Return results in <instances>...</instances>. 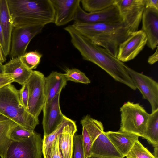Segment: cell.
I'll return each instance as SVG.
<instances>
[{
  "instance_id": "8d00e7d4",
  "label": "cell",
  "mask_w": 158,
  "mask_h": 158,
  "mask_svg": "<svg viewBox=\"0 0 158 158\" xmlns=\"http://www.w3.org/2000/svg\"><path fill=\"white\" fill-rule=\"evenodd\" d=\"M6 60V57L5 56L2 48L0 44V61L2 63Z\"/></svg>"
},
{
  "instance_id": "2e32d148",
  "label": "cell",
  "mask_w": 158,
  "mask_h": 158,
  "mask_svg": "<svg viewBox=\"0 0 158 158\" xmlns=\"http://www.w3.org/2000/svg\"><path fill=\"white\" fill-rule=\"evenodd\" d=\"M91 157L95 158H124L103 131L97 138L91 148Z\"/></svg>"
},
{
  "instance_id": "5bb4252c",
  "label": "cell",
  "mask_w": 158,
  "mask_h": 158,
  "mask_svg": "<svg viewBox=\"0 0 158 158\" xmlns=\"http://www.w3.org/2000/svg\"><path fill=\"white\" fill-rule=\"evenodd\" d=\"M141 20V30L146 36V44L154 50L158 46V10L144 7Z\"/></svg>"
},
{
  "instance_id": "e575fe53",
  "label": "cell",
  "mask_w": 158,
  "mask_h": 158,
  "mask_svg": "<svg viewBox=\"0 0 158 158\" xmlns=\"http://www.w3.org/2000/svg\"><path fill=\"white\" fill-rule=\"evenodd\" d=\"M158 60V46L156 47L155 53L150 56L148 60V63L152 65L157 62Z\"/></svg>"
},
{
  "instance_id": "7c38bea8",
  "label": "cell",
  "mask_w": 158,
  "mask_h": 158,
  "mask_svg": "<svg viewBox=\"0 0 158 158\" xmlns=\"http://www.w3.org/2000/svg\"><path fill=\"white\" fill-rule=\"evenodd\" d=\"M60 93L51 101L45 102L42 109L43 118L42 124L44 136L52 133L62 122L64 115L60 105Z\"/></svg>"
},
{
  "instance_id": "ba28073f",
  "label": "cell",
  "mask_w": 158,
  "mask_h": 158,
  "mask_svg": "<svg viewBox=\"0 0 158 158\" xmlns=\"http://www.w3.org/2000/svg\"><path fill=\"white\" fill-rule=\"evenodd\" d=\"M44 25H23L13 27L11 38L9 57H19L26 53L32 39L40 33Z\"/></svg>"
},
{
  "instance_id": "d6a6232c",
  "label": "cell",
  "mask_w": 158,
  "mask_h": 158,
  "mask_svg": "<svg viewBox=\"0 0 158 158\" xmlns=\"http://www.w3.org/2000/svg\"><path fill=\"white\" fill-rule=\"evenodd\" d=\"M14 82L13 77L10 74H0V88Z\"/></svg>"
},
{
  "instance_id": "ffe728a7",
  "label": "cell",
  "mask_w": 158,
  "mask_h": 158,
  "mask_svg": "<svg viewBox=\"0 0 158 158\" xmlns=\"http://www.w3.org/2000/svg\"><path fill=\"white\" fill-rule=\"evenodd\" d=\"M4 73L11 74L14 82L22 85L26 83L33 71L28 69L23 64L19 57L11 59L4 65Z\"/></svg>"
},
{
  "instance_id": "4316f807",
  "label": "cell",
  "mask_w": 158,
  "mask_h": 158,
  "mask_svg": "<svg viewBox=\"0 0 158 158\" xmlns=\"http://www.w3.org/2000/svg\"><path fill=\"white\" fill-rule=\"evenodd\" d=\"M127 158H157L137 140L126 156Z\"/></svg>"
},
{
  "instance_id": "60d3db41",
  "label": "cell",
  "mask_w": 158,
  "mask_h": 158,
  "mask_svg": "<svg viewBox=\"0 0 158 158\" xmlns=\"http://www.w3.org/2000/svg\"><path fill=\"white\" fill-rule=\"evenodd\" d=\"M1 115V114H0V115Z\"/></svg>"
},
{
  "instance_id": "e0dca14e",
  "label": "cell",
  "mask_w": 158,
  "mask_h": 158,
  "mask_svg": "<svg viewBox=\"0 0 158 158\" xmlns=\"http://www.w3.org/2000/svg\"><path fill=\"white\" fill-rule=\"evenodd\" d=\"M106 134L112 143L124 158L129 153L139 137L127 132L109 131Z\"/></svg>"
},
{
  "instance_id": "3957f363",
  "label": "cell",
  "mask_w": 158,
  "mask_h": 158,
  "mask_svg": "<svg viewBox=\"0 0 158 158\" xmlns=\"http://www.w3.org/2000/svg\"><path fill=\"white\" fill-rule=\"evenodd\" d=\"M7 0L13 27L45 26L54 22V10L50 0Z\"/></svg>"
},
{
  "instance_id": "1f68e13d",
  "label": "cell",
  "mask_w": 158,
  "mask_h": 158,
  "mask_svg": "<svg viewBox=\"0 0 158 158\" xmlns=\"http://www.w3.org/2000/svg\"><path fill=\"white\" fill-rule=\"evenodd\" d=\"M20 99L24 107L27 110L29 99V91L26 83L22 85L19 90Z\"/></svg>"
},
{
  "instance_id": "ac0fdd59",
  "label": "cell",
  "mask_w": 158,
  "mask_h": 158,
  "mask_svg": "<svg viewBox=\"0 0 158 158\" xmlns=\"http://www.w3.org/2000/svg\"><path fill=\"white\" fill-rule=\"evenodd\" d=\"M0 22L4 41L3 53L7 57L9 55L13 26L7 0H0Z\"/></svg>"
},
{
  "instance_id": "484cf974",
  "label": "cell",
  "mask_w": 158,
  "mask_h": 158,
  "mask_svg": "<svg viewBox=\"0 0 158 158\" xmlns=\"http://www.w3.org/2000/svg\"><path fill=\"white\" fill-rule=\"evenodd\" d=\"M42 55L36 51L26 52L19 57L23 64L28 69L32 70L40 64Z\"/></svg>"
},
{
  "instance_id": "d4e9b609",
  "label": "cell",
  "mask_w": 158,
  "mask_h": 158,
  "mask_svg": "<svg viewBox=\"0 0 158 158\" xmlns=\"http://www.w3.org/2000/svg\"><path fill=\"white\" fill-rule=\"evenodd\" d=\"M116 0H80L83 10L87 12L100 11L115 4Z\"/></svg>"
},
{
  "instance_id": "603a6c76",
  "label": "cell",
  "mask_w": 158,
  "mask_h": 158,
  "mask_svg": "<svg viewBox=\"0 0 158 158\" xmlns=\"http://www.w3.org/2000/svg\"><path fill=\"white\" fill-rule=\"evenodd\" d=\"M143 138L154 147H158V109L149 114Z\"/></svg>"
},
{
  "instance_id": "ab89813d",
  "label": "cell",
  "mask_w": 158,
  "mask_h": 158,
  "mask_svg": "<svg viewBox=\"0 0 158 158\" xmlns=\"http://www.w3.org/2000/svg\"><path fill=\"white\" fill-rule=\"evenodd\" d=\"M88 158H93V157H89Z\"/></svg>"
},
{
  "instance_id": "83f0119b",
  "label": "cell",
  "mask_w": 158,
  "mask_h": 158,
  "mask_svg": "<svg viewBox=\"0 0 158 158\" xmlns=\"http://www.w3.org/2000/svg\"><path fill=\"white\" fill-rule=\"evenodd\" d=\"M64 74L67 81L86 84L91 82L90 80L83 72L76 68L67 69Z\"/></svg>"
},
{
  "instance_id": "30bf717a",
  "label": "cell",
  "mask_w": 158,
  "mask_h": 158,
  "mask_svg": "<svg viewBox=\"0 0 158 158\" xmlns=\"http://www.w3.org/2000/svg\"><path fill=\"white\" fill-rule=\"evenodd\" d=\"M123 20L115 4L100 11L87 12L80 6L77 11L74 22L85 23H112Z\"/></svg>"
},
{
  "instance_id": "5b68a950",
  "label": "cell",
  "mask_w": 158,
  "mask_h": 158,
  "mask_svg": "<svg viewBox=\"0 0 158 158\" xmlns=\"http://www.w3.org/2000/svg\"><path fill=\"white\" fill-rule=\"evenodd\" d=\"M119 131L144 138L149 114L139 103L128 101L120 107Z\"/></svg>"
},
{
  "instance_id": "44dd1931",
  "label": "cell",
  "mask_w": 158,
  "mask_h": 158,
  "mask_svg": "<svg viewBox=\"0 0 158 158\" xmlns=\"http://www.w3.org/2000/svg\"><path fill=\"white\" fill-rule=\"evenodd\" d=\"M18 124L6 117L0 115V157L4 158L10 145V134Z\"/></svg>"
},
{
  "instance_id": "8fae6325",
  "label": "cell",
  "mask_w": 158,
  "mask_h": 158,
  "mask_svg": "<svg viewBox=\"0 0 158 158\" xmlns=\"http://www.w3.org/2000/svg\"><path fill=\"white\" fill-rule=\"evenodd\" d=\"M147 41L146 36L141 30L132 32L119 45L117 58L123 62L134 59L143 49Z\"/></svg>"
},
{
  "instance_id": "7a4b0ae2",
  "label": "cell",
  "mask_w": 158,
  "mask_h": 158,
  "mask_svg": "<svg viewBox=\"0 0 158 158\" xmlns=\"http://www.w3.org/2000/svg\"><path fill=\"white\" fill-rule=\"evenodd\" d=\"M64 29L69 33L72 44L84 60L97 65L116 81L126 85L133 90L136 89L126 70V65L123 62L103 48L92 43L72 25L66 27Z\"/></svg>"
},
{
  "instance_id": "4dcf8cb0",
  "label": "cell",
  "mask_w": 158,
  "mask_h": 158,
  "mask_svg": "<svg viewBox=\"0 0 158 158\" xmlns=\"http://www.w3.org/2000/svg\"><path fill=\"white\" fill-rule=\"evenodd\" d=\"M44 158H63L58 145L57 137L42 152Z\"/></svg>"
},
{
  "instance_id": "74e56055",
  "label": "cell",
  "mask_w": 158,
  "mask_h": 158,
  "mask_svg": "<svg viewBox=\"0 0 158 158\" xmlns=\"http://www.w3.org/2000/svg\"><path fill=\"white\" fill-rule=\"evenodd\" d=\"M4 73V65L0 61V74Z\"/></svg>"
},
{
  "instance_id": "f1b7e54d",
  "label": "cell",
  "mask_w": 158,
  "mask_h": 158,
  "mask_svg": "<svg viewBox=\"0 0 158 158\" xmlns=\"http://www.w3.org/2000/svg\"><path fill=\"white\" fill-rule=\"evenodd\" d=\"M35 131L34 130H27L18 125L12 131L10 135L11 141H19L30 137Z\"/></svg>"
},
{
  "instance_id": "4fadbf2b",
  "label": "cell",
  "mask_w": 158,
  "mask_h": 158,
  "mask_svg": "<svg viewBox=\"0 0 158 158\" xmlns=\"http://www.w3.org/2000/svg\"><path fill=\"white\" fill-rule=\"evenodd\" d=\"M82 127V134L85 158L91 157L92 145L98 136L104 131L102 122L93 118L89 115L84 117L80 121Z\"/></svg>"
},
{
  "instance_id": "7402d4cb",
  "label": "cell",
  "mask_w": 158,
  "mask_h": 158,
  "mask_svg": "<svg viewBox=\"0 0 158 158\" xmlns=\"http://www.w3.org/2000/svg\"><path fill=\"white\" fill-rule=\"evenodd\" d=\"M77 126L74 121L64 115L63 119L56 129L51 134L44 136L42 139V152L44 151L60 134L66 131H77Z\"/></svg>"
},
{
  "instance_id": "cb8c5ba5",
  "label": "cell",
  "mask_w": 158,
  "mask_h": 158,
  "mask_svg": "<svg viewBox=\"0 0 158 158\" xmlns=\"http://www.w3.org/2000/svg\"><path fill=\"white\" fill-rule=\"evenodd\" d=\"M75 132L66 131L57 137L59 149L63 158H71L74 135Z\"/></svg>"
},
{
  "instance_id": "f35d334b",
  "label": "cell",
  "mask_w": 158,
  "mask_h": 158,
  "mask_svg": "<svg viewBox=\"0 0 158 158\" xmlns=\"http://www.w3.org/2000/svg\"><path fill=\"white\" fill-rule=\"evenodd\" d=\"M154 151L153 153V155L156 158H158V147H154Z\"/></svg>"
},
{
  "instance_id": "6da1fadb",
  "label": "cell",
  "mask_w": 158,
  "mask_h": 158,
  "mask_svg": "<svg viewBox=\"0 0 158 158\" xmlns=\"http://www.w3.org/2000/svg\"><path fill=\"white\" fill-rule=\"evenodd\" d=\"M142 17L127 15L123 21L112 23H85L74 22L73 27L93 44L116 57L119 45L138 31ZM117 58V57H116Z\"/></svg>"
},
{
  "instance_id": "52a82bcc",
  "label": "cell",
  "mask_w": 158,
  "mask_h": 158,
  "mask_svg": "<svg viewBox=\"0 0 158 158\" xmlns=\"http://www.w3.org/2000/svg\"><path fill=\"white\" fill-rule=\"evenodd\" d=\"M45 77L41 72L33 70L26 83L29 91L27 111L38 117L45 102L44 85Z\"/></svg>"
},
{
  "instance_id": "9a60e30c",
  "label": "cell",
  "mask_w": 158,
  "mask_h": 158,
  "mask_svg": "<svg viewBox=\"0 0 158 158\" xmlns=\"http://www.w3.org/2000/svg\"><path fill=\"white\" fill-rule=\"evenodd\" d=\"M55 12L54 23L58 26L74 20L80 0H50Z\"/></svg>"
},
{
  "instance_id": "836d02e7",
  "label": "cell",
  "mask_w": 158,
  "mask_h": 158,
  "mask_svg": "<svg viewBox=\"0 0 158 158\" xmlns=\"http://www.w3.org/2000/svg\"><path fill=\"white\" fill-rule=\"evenodd\" d=\"M145 7L153 8L158 10V0H145Z\"/></svg>"
},
{
  "instance_id": "8992f818",
  "label": "cell",
  "mask_w": 158,
  "mask_h": 158,
  "mask_svg": "<svg viewBox=\"0 0 158 158\" xmlns=\"http://www.w3.org/2000/svg\"><path fill=\"white\" fill-rule=\"evenodd\" d=\"M42 139L35 132L21 141H11L4 158H42Z\"/></svg>"
},
{
  "instance_id": "d590c367",
  "label": "cell",
  "mask_w": 158,
  "mask_h": 158,
  "mask_svg": "<svg viewBox=\"0 0 158 158\" xmlns=\"http://www.w3.org/2000/svg\"><path fill=\"white\" fill-rule=\"evenodd\" d=\"M0 44L2 48L3 51L4 47V41L2 30L0 22Z\"/></svg>"
},
{
  "instance_id": "d6986e66",
  "label": "cell",
  "mask_w": 158,
  "mask_h": 158,
  "mask_svg": "<svg viewBox=\"0 0 158 158\" xmlns=\"http://www.w3.org/2000/svg\"><path fill=\"white\" fill-rule=\"evenodd\" d=\"M67 81L64 73L56 71H52L49 75L45 77L44 89L45 102L51 101L60 93L67 85Z\"/></svg>"
},
{
  "instance_id": "f546056e",
  "label": "cell",
  "mask_w": 158,
  "mask_h": 158,
  "mask_svg": "<svg viewBox=\"0 0 158 158\" xmlns=\"http://www.w3.org/2000/svg\"><path fill=\"white\" fill-rule=\"evenodd\" d=\"M71 158H85L81 135H74Z\"/></svg>"
},
{
  "instance_id": "277c9868",
  "label": "cell",
  "mask_w": 158,
  "mask_h": 158,
  "mask_svg": "<svg viewBox=\"0 0 158 158\" xmlns=\"http://www.w3.org/2000/svg\"><path fill=\"white\" fill-rule=\"evenodd\" d=\"M0 114L29 130H34L39 123L38 117L31 114L24 107L19 90L11 84L0 88Z\"/></svg>"
},
{
  "instance_id": "9c48e42d",
  "label": "cell",
  "mask_w": 158,
  "mask_h": 158,
  "mask_svg": "<svg viewBox=\"0 0 158 158\" xmlns=\"http://www.w3.org/2000/svg\"><path fill=\"white\" fill-rule=\"evenodd\" d=\"M126 68L136 89L143 99L150 103L153 112L158 109V83L151 77L138 72L126 65Z\"/></svg>"
}]
</instances>
